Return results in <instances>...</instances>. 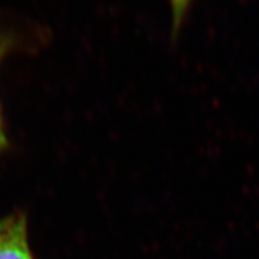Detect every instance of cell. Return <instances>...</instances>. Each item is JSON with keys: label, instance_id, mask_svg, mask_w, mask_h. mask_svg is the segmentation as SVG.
Wrapping results in <instances>:
<instances>
[{"label": "cell", "instance_id": "obj_1", "mask_svg": "<svg viewBox=\"0 0 259 259\" xmlns=\"http://www.w3.org/2000/svg\"><path fill=\"white\" fill-rule=\"evenodd\" d=\"M0 259H32L24 216L4 218L0 230Z\"/></svg>", "mask_w": 259, "mask_h": 259}, {"label": "cell", "instance_id": "obj_2", "mask_svg": "<svg viewBox=\"0 0 259 259\" xmlns=\"http://www.w3.org/2000/svg\"><path fill=\"white\" fill-rule=\"evenodd\" d=\"M191 2L192 0H171L174 34H176L177 30L181 28V25L184 22L185 15L188 11Z\"/></svg>", "mask_w": 259, "mask_h": 259}, {"label": "cell", "instance_id": "obj_3", "mask_svg": "<svg viewBox=\"0 0 259 259\" xmlns=\"http://www.w3.org/2000/svg\"><path fill=\"white\" fill-rule=\"evenodd\" d=\"M12 46V40L10 37L0 35V62L4 59L6 53L10 50ZM8 146V140L5 133L4 128V122H3V117H2V110H0V152L5 150Z\"/></svg>", "mask_w": 259, "mask_h": 259}, {"label": "cell", "instance_id": "obj_4", "mask_svg": "<svg viewBox=\"0 0 259 259\" xmlns=\"http://www.w3.org/2000/svg\"><path fill=\"white\" fill-rule=\"evenodd\" d=\"M3 224H4V220H0V230L3 228Z\"/></svg>", "mask_w": 259, "mask_h": 259}]
</instances>
